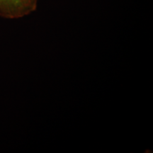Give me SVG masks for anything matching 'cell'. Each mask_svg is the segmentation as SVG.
<instances>
[{
  "mask_svg": "<svg viewBox=\"0 0 153 153\" xmlns=\"http://www.w3.org/2000/svg\"><path fill=\"white\" fill-rule=\"evenodd\" d=\"M38 0H0V16L8 19H21L37 9Z\"/></svg>",
  "mask_w": 153,
  "mask_h": 153,
  "instance_id": "obj_1",
  "label": "cell"
}]
</instances>
